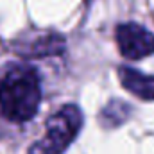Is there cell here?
Returning a JSON list of instances; mask_svg holds the SVG:
<instances>
[{
  "mask_svg": "<svg viewBox=\"0 0 154 154\" xmlns=\"http://www.w3.org/2000/svg\"><path fill=\"white\" fill-rule=\"evenodd\" d=\"M41 100L39 75L31 65H13L0 79V113L11 122H27Z\"/></svg>",
  "mask_w": 154,
  "mask_h": 154,
  "instance_id": "cell-1",
  "label": "cell"
},
{
  "mask_svg": "<svg viewBox=\"0 0 154 154\" xmlns=\"http://www.w3.org/2000/svg\"><path fill=\"white\" fill-rule=\"evenodd\" d=\"M82 127V113L74 104L63 106L47 122L45 136L31 147L29 154H63Z\"/></svg>",
  "mask_w": 154,
  "mask_h": 154,
  "instance_id": "cell-2",
  "label": "cell"
},
{
  "mask_svg": "<svg viewBox=\"0 0 154 154\" xmlns=\"http://www.w3.org/2000/svg\"><path fill=\"white\" fill-rule=\"evenodd\" d=\"M116 43L125 59L136 61L154 54V34L138 23H122L116 27Z\"/></svg>",
  "mask_w": 154,
  "mask_h": 154,
  "instance_id": "cell-3",
  "label": "cell"
},
{
  "mask_svg": "<svg viewBox=\"0 0 154 154\" xmlns=\"http://www.w3.org/2000/svg\"><path fill=\"white\" fill-rule=\"evenodd\" d=\"M120 82L125 90H129L133 95L143 99V100H154V77L142 74L131 66H120L118 68Z\"/></svg>",
  "mask_w": 154,
  "mask_h": 154,
  "instance_id": "cell-4",
  "label": "cell"
},
{
  "mask_svg": "<svg viewBox=\"0 0 154 154\" xmlns=\"http://www.w3.org/2000/svg\"><path fill=\"white\" fill-rule=\"evenodd\" d=\"M65 47V39L57 32H48V34H38L32 41L25 39V45L18 48V52L29 56V57H39V56H48V54H57Z\"/></svg>",
  "mask_w": 154,
  "mask_h": 154,
  "instance_id": "cell-5",
  "label": "cell"
},
{
  "mask_svg": "<svg viewBox=\"0 0 154 154\" xmlns=\"http://www.w3.org/2000/svg\"><path fill=\"white\" fill-rule=\"evenodd\" d=\"M127 113H129L127 104H124V102H120V100H113V102L104 109V118H106V120H115V124H118V122L125 120Z\"/></svg>",
  "mask_w": 154,
  "mask_h": 154,
  "instance_id": "cell-6",
  "label": "cell"
}]
</instances>
